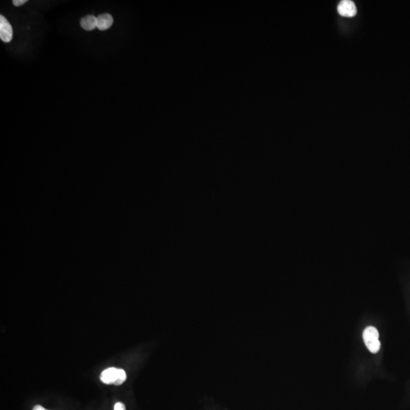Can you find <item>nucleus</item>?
I'll use <instances>...</instances> for the list:
<instances>
[{
	"mask_svg": "<svg viewBox=\"0 0 410 410\" xmlns=\"http://www.w3.org/2000/svg\"><path fill=\"white\" fill-rule=\"evenodd\" d=\"M100 381L108 385L120 386L126 381L127 374L125 370L117 368H108L102 371Z\"/></svg>",
	"mask_w": 410,
	"mask_h": 410,
	"instance_id": "obj_1",
	"label": "nucleus"
},
{
	"mask_svg": "<svg viewBox=\"0 0 410 410\" xmlns=\"http://www.w3.org/2000/svg\"><path fill=\"white\" fill-rule=\"evenodd\" d=\"M363 339L368 350L371 353H377L381 348L379 341V333L374 327H368L363 332Z\"/></svg>",
	"mask_w": 410,
	"mask_h": 410,
	"instance_id": "obj_2",
	"label": "nucleus"
},
{
	"mask_svg": "<svg viewBox=\"0 0 410 410\" xmlns=\"http://www.w3.org/2000/svg\"><path fill=\"white\" fill-rule=\"evenodd\" d=\"M13 38V29L8 20L0 15V38L5 43H9Z\"/></svg>",
	"mask_w": 410,
	"mask_h": 410,
	"instance_id": "obj_3",
	"label": "nucleus"
},
{
	"mask_svg": "<svg viewBox=\"0 0 410 410\" xmlns=\"http://www.w3.org/2000/svg\"><path fill=\"white\" fill-rule=\"evenodd\" d=\"M338 12L340 15L344 17H353L356 15L357 12L356 5L352 1H342L338 5Z\"/></svg>",
	"mask_w": 410,
	"mask_h": 410,
	"instance_id": "obj_4",
	"label": "nucleus"
},
{
	"mask_svg": "<svg viewBox=\"0 0 410 410\" xmlns=\"http://www.w3.org/2000/svg\"><path fill=\"white\" fill-rule=\"evenodd\" d=\"M97 27L100 31H106L114 25V18L110 14L104 13L97 17Z\"/></svg>",
	"mask_w": 410,
	"mask_h": 410,
	"instance_id": "obj_5",
	"label": "nucleus"
},
{
	"mask_svg": "<svg viewBox=\"0 0 410 410\" xmlns=\"http://www.w3.org/2000/svg\"><path fill=\"white\" fill-rule=\"evenodd\" d=\"M81 26L85 31H93L97 27V17L94 15H86L81 19Z\"/></svg>",
	"mask_w": 410,
	"mask_h": 410,
	"instance_id": "obj_6",
	"label": "nucleus"
},
{
	"mask_svg": "<svg viewBox=\"0 0 410 410\" xmlns=\"http://www.w3.org/2000/svg\"><path fill=\"white\" fill-rule=\"evenodd\" d=\"M126 408H125V404H123L122 402H117V404L114 405V410H125Z\"/></svg>",
	"mask_w": 410,
	"mask_h": 410,
	"instance_id": "obj_7",
	"label": "nucleus"
},
{
	"mask_svg": "<svg viewBox=\"0 0 410 410\" xmlns=\"http://www.w3.org/2000/svg\"><path fill=\"white\" fill-rule=\"evenodd\" d=\"M27 2H28L27 0H14V1H12V3L15 6H21V5L26 3Z\"/></svg>",
	"mask_w": 410,
	"mask_h": 410,
	"instance_id": "obj_8",
	"label": "nucleus"
},
{
	"mask_svg": "<svg viewBox=\"0 0 410 410\" xmlns=\"http://www.w3.org/2000/svg\"><path fill=\"white\" fill-rule=\"evenodd\" d=\"M33 410H46L45 409L44 407H42L41 405H36L35 407H34Z\"/></svg>",
	"mask_w": 410,
	"mask_h": 410,
	"instance_id": "obj_9",
	"label": "nucleus"
}]
</instances>
